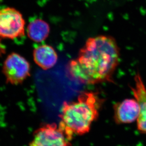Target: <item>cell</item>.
Instances as JSON below:
<instances>
[{
  "mask_svg": "<svg viewBox=\"0 0 146 146\" xmlns=\"http://www.w3.org/2000/svg\"><path fill=\"white\" fill-rule=\"evenodd\" d=\"M119 49L115 39L109 36L89 38L76 59L68 65L71 77L86 84L111 81L119 63Z\"/></svg>",
  "mask_w": 146,
  "mask_h": 146,
  "instance_id": "6da1fadb",
  "label": "cell"
},
{
  "mask_svg": "<svg viewBox=\"0 0 146 146\" xmlns=\"http://www.w3.org/2000/svg\"><path fill=\"white\" fill-rule=\"evenodd\" d=\"M103 100L96 93L83 92L76 101L65 102L62 106L59 127L72 139L90 131L99 116Z\"/></svg>",
  "mask_w": 146,
  "mask_h": 146,
  "instance_id": "7a4b0ae2",
  "label": "cell"
},
{
  "mask_svg": "<svg viewBox=\"0 0 146 146\" xmlns=\"http://www.w3.org/2000/svg\"><path fill=\"white\" fill-rule=\"evenodd\" d=\"M71 139L56 124H46L33 133L28 146H71Z\"/></svg>",
  "mask_w": 146,
  "mask_h": 146,
  "instance_id": "3957f363",
  "label": "cell"
},
{
  "mask_svg": "<svg viewBox=\"0 0 146 146\" xmlns=\"http://www.w3.org/2000/svg\"><path fill=\"white\" fill-rule=\"evenodd\" d=\"M25 21L15 9L6 7L0 10V38L15 39L25 35Z\"/></svg>",
  "mask_w": 146,
  "mask_h": 146,
  "instance_id": "277c9868",
  "label": "cell"
},
{
  "mask_svg": "<svg viewBox=\"0 0 146 146\" xmlns=\"http://www.w3.org/2000/svg\"><path fill=\"white\" fill-rule=\"evenodd\" d=\"M29 62L23 56L16 53L7 56L3 66V72L7 83L17 85L23 83L30 75Z\"/></svg>",
  "mask_w": 146,
  "mask_h": 146,
  "instance_id": "5b68a950",
  "label": "cell"
},
{
  "mask_svg": "<svg viewBox=\"0 0 146 146\" xmlns=\"http://www.w3.org/2000/svg\"><path fill=\"white\" fill-rule=\"evenodd\" d=\"M114 118L118 124L131 123L137 121L139 106L136 99H127L114 104Z\"/></svg>",
  "mask_w": 146,
  "mask_h": 146,
  "instance_id": "8992f818",
  "label": "cell"
},
{
  "mask_svg": "<svg viewBox=\"0 0 146 146\" xmlns=\"http://www.w3.org/2000/svg\"><path fill=\"white\" fill-rule=\"evenodd\" d=\"M134 80L135 86H131V88L139 106L137 126L139 132L146 134V88L139 73L135 75Z\"/></svg>",
  "mask_w": 146,
  "mask_h": 146,
  "instance_id": "52a82bcc",
  "label": "cell"
},
{
  "mask_svg": "<svg viewBox=\"0 0 146 146\" xmlns=\"http://www.w3.org/2000/svg\"><path fill=\"white\" fill-rule=\"evenodd\" d=\"M33 56L36 65L45 70L53 67L58 61V55L55 49L46 44L36 47L33 51Z\"/></svg>",
  "mask_w": 146,
  "mask_h": 146,
  "instance_id": "ba28073f",
  "label": "cell"
},
{
  "mask_svg": "<svg viewBox=\"0 0 146 146\" xmlns=\"http://www.w3.org/2000/svg\"><path fill=\"white\" fill-rule=\"evenodd\" d=\"M27 34L33 41L41 42L45 40L50 33V27L48 23L41 19L33 20L27 28Z\"/></svg>",
  "mask_w": 146,
  "mask_h": 146,
  "instance_id": "9c48e42d",
  "label": "cell"
}]
</instances>
